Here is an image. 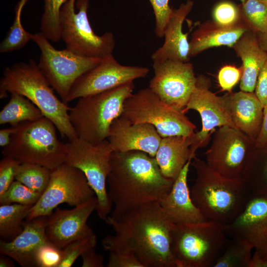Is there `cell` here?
Instances as JSON below:
<instances>
[{
  "label": "cell",
  "instance_id": "cell-1",
  "mask_svg": "<svg viewBox=\"0 0 267 267\" xmlns=\"http://www.w3.org/2000/svg\"><path fill=\"white\" fill-rule=\"evenodd\" d=\"M174 180L162 173L156 159L138 150L113 151L107 184L117 217L147 204L159 202L170 190Z\"/></svg>",
  "mask_w": 267,
  "mask_h": 267
},
{
  "label": "cell",
  "instance_id": "cell-2",
  "mask_svg": "<svg viewBox=\"0 0 267 267\" xmlns=\"http://www.w3.org/2000/svg\"><path fill=\"white\" fill-rule=\"evenodd\" d=\"M106 222L128 242L143 267H176L171 248L173 224L159 202L108 216Z\"/></svg>",
  "mask_w": 267,
  "mask_h": 267
},
{
  "label": "cell",
  "instance_id": "cell-3",
  "mask_svg": "<svg viewBox=\"0 0 267 267\" xmlns=\"http://www.w3.org/2000/svg\"><path fill=\"white\" fill-rule=\"evenodd\" d=\"M196 178L191 199L207 220L226 225L241 212L252 193L244 179L228 178L215 171L195 156L191 162Z\"/></svg>",
  "mask_w": 267,
  "mask_h": 267
},
{
  "label": "cell",
  "instance_id": "cell-4",
  "mask_svg": "<svg viewBox=\"0 0 267 267\" xmlns=\"http://www.w3.org/2000/svg\"><path fill=\"white\" fill-rule=\"evenodd\" d=\"M33 59L6 67L0 81V98L16 92L30 100L55 126L62 137H78L70 121L67 103L59 99Z\"/></svg>",
  "mask_w": 267,
  "mask_h": 267
},
{
  "label": "cell",
  "instance_id": "cell-5",
  "mask_svg": "<svg viewBox=\"0 0 267 267\" xmlns=\"http://www.w3.org/2000/svg\"><path fill=\"white\" fill-rule=\"evenodd\" d=\"M224 225L214 221L173 224L171 248L176 267H211L229 240Z\"/></svg>",
  "mask_w": 267,
  "mask_h": 267
},
{
  "label": "cell",
  "instance_id": "cell-6",
  "mask_svg": "<svg viewBox=\"0 0 267 267\" xmlns=\"http://www.w3.org/2000/svg\"><path fill=\"white\" fill-rule=\"evenodd\" d=\"M134 82L79 98L69 111L78 137L93 144L107 139L113 122L121 116L126 100L133 93Z\"/></svg>",
  "mask_w": 267,
  "mask_h": 267
},
{
  "label": "cell",
  "instance_id": "cell-7",
  "mask_svg": "<svg viewBox=\"0 0 267 267\" xmlns=\"http://www.w3.org/2000/svg\"><path fill=\"white\" fill-rule=\"evenodd\" d=\"M54 124L43 117L17 126L10 143L3 148V156L20 163L43 166L51 171L64 163L66 145L58 138Z\"/></svg>",
  "mask_w": 267,
  "mask_h": 267
},
{
  "label": "cell",
  "instance_id": "cell-8",
  "mask_svg": "<svg viewBox=\"0 0 267 267\" xmlns=\"http://www.w3.org/2000/svg\"><path fill=\"white\" fill-rule=\"evenodd\" d=\"M64 163L80 170L94 191L97 204L95 211L106 221L112 208L107 190V180L113 150L107 139L93 144L78 137L66 143Z\"/></svg>",
  "mask_w": 267,
  "mask_h": 267
},
{
  "label": "cell",
  "instance_id": "cell-9",
  "mask_svg": "<svg viewBox=\"0 0 267 267\" xmlns=\"http://www.w3.org/2000/svg\"><path fill=\"white\" fill-rule=\"evenodd\" d=\"M89 0H68L60 14L61 39L66 48L81 56L102 58L112 54L115 46L114 35L106 32L97 35L88 17Z\"/></svg>",
  "mask_w": 267,
  "mask_h": 267
},
{
  "label": "cell",
  "instance_id": "cell-10",
  "mask_svg": "<svg viewBox=\"0 0 267 267\" xmlns=\"http://www.w3.org/2000/svg\"><path fill=\"white\" fill-rule=\"evenodd\" d=\"M122 115L132 123L152 125L162 137L190 135L196 129L183 109L168 104L149 88L133 93L126 100Z\"/></svg>",
  "mask_w": 267,
  "mask_h": 267
},
{
  "label": "cell",
  "instance_id": "cell-11",
  "mask_svg": "<svg viewBox=\"0 0 267 267\" xmlns=\"http://www.w3.org/2000/svg\"><path fill=\"white\" fill-rule=\"evenodd\" d=\"M32 41L41 52L39 69L64 102L77 80L102 59L78 55L66 48L57 49L41 32L34 34Z\"/></svg>",
  "mask_w": 267,
  "mask_h": 267
},
{
  "label": "cell",
  "instance_id": "cell-12",
  "mask_svg": "<svg viewBox=\"0 0 267 267\" xmlns=\"http://www.w3.org/2000/svg\"><path fill=\"white\" fill-rule=\"evenodd\" d=\"M95 196L84 174L64 163L52 171L46 188L32 207L26 219L47 216L61 204L75 207Z\"/></svg>",
  "mask_w": 267,
  "mask_h": 267
},
{
  "label": "cell",
  "instance_id": "cell-13",
  "mask_svg": "<svg viewBox=\"0 0 267 267\" xmlns=\"http://www.w3.org/2000/svg\"><path fill=\"white\" fill-rule=\"evenodd\" d=\"M255 142L245 134L229 126L213 132L206 151V163L212 169L228 178H240Z\"/></svg>",
  "mask_w": 267,
  "mask_h": 267
},
{
  "label": "cell",
  "instance_id": "cell-14",
  "mask_svg": "<svg viewBox=\"0 0 267 267\" xmlns=\"http://www.w3.org/2000/svg\"><path fill=\"white\" fill-rule=\"evenodd\" d=\"M145 67L120 64L112 54L102 58L95 67L79 77L73 84L65 102L102 92L145 77Z\"/></svg>",
  "mask_w": 267,
  "mask_h": 267
},
{
  "label": "cell",
  "instance_id": "cell-15",
  "mask_svg": "<svg viewBox=\"0 0 267 267\" xmlns=\"http://www.w3.org/2000/svg\"><path fill=\"white\" fill-rule=\"evenodd\" d=\"M153 68L154 75L148 88L168 104L183 109L197 82L193 64L164 60L153 61Z\"/></svg>",
  "mask_w": 267,
  "mask_h": 267
},
{
  "label": "cell",
  "instance_id": "cell-16",
  "mask_svg": "<svg viewBox=\"0 0 267 267\" xmlns=\"http://www.w3.org/2000/svg\"><path fill=\"white\" fill-rule=\"evenodd\" d=\"M210 87L208 78L203 75L198 76L195 88L183 109L184 112L195 110L201 117L202 128L195 133L198 148L208 142L216 127L227 126L235 128L224 95H216L210 90Z\"/></svg>",
  "mask_w": 267,
  "mask_h": 267
},
{
  "label": "cell",
  "instance_id": "cell-17",
  "mask_svg": "<svg viewBox=\"0 0 267 267\" xmlns=\"http://www.w3.org/2000/svg\"><path fill=\"white\" fill-rule=\"evenodd\" d=\"M224 229L227 235L246 241L267 259V193L252 194L241 212L224 225Z\"/></svg>",
  "mask_w": 267,
  "mask_h": 267
},
{
  "label": "cell",
  "instance_id": "cell-18",
  "mask_svg": "<svg viewBox=\"0 0 267 267\" xmlns=\"http://www.w3.org/2000/svg\"><path fill=\"white\" fill-rule=\"evenodd\" d=\"M97 204L95 196L72 209L57 207L47 216L45 234L48 240L63 249L73 240L93 232L87 221Z\"/></svg>",
  "mask_w": 267,
  "mask_h": 267
},
{
  "label": "cell",
  "instance_id": "cell-19",
  "mask_svg": "<svg viewBox=\"0 0 267 267\" xmlns=\"http://www.w3.org/2000/svg\"><path fill=\"white\" fill-rule=\"evenodd\" d=\"M113 151L138 150L155 157L162 137L147 123H132L121 115L111 124L107 139Z\"/></svg>",
  "mask_w": 267,
  "mask_h": 267
},
{
  "label": "cell",
  "instance_id": "cell-20",
  "mask_svg": "<svg viewBox=\"0 0 267 267\" xmlns=\"http://www.w3.org/2000/svg\"><path fill=\"white\" fill-rule=\"evenodd\" d=\"M47 216H40L23 222L22 231L10 241L0 240V253L8 256L22 267H37L39 248L48 242L45 227Z\"/></svg>",
  "mask_w": 267,
  "mask_h": 267
},
{
  "label": "cell",
  "instance_id": "cell-21",
  "mask_svg": "<svg viewBox=\"0 0 267 267\" xmlns=\"http://www.w3.org/2000/svg\"><path fill=\"white\" fill-rule=\"evenodd\" d=\"M191 161L186 163L169 192L159 202L165 215L174 224L207 220L193 203L188 186L187 176Z\"/></svg>",
  "mask_w": 267,
  "mask_h": 267
},
{
  "label": "cell",
  "instance_id": "cell-22",
  "mask_svg": "<svg viewBox=\"0 0 267 267\" xmlns=\"http://www.w3.org/2000/svg\"><path fill=\"white\" fill-rule=\"evenodd\" d=\"M193 5V0H187L178 8L173 9L164 30V43L152 54L153 61L164 60L189 61V42L187 34L182 32V25Z\"/></svg>",
  "mask_w": 267,
  "mask_h": 267
},
{
  "label": "cell",
  "instance_id": "cell-23",
  "mask_svg": "<svg viewBox=\"0 0 267 267\" xmlns=\"http://www.w3.org/2000/svg\"><path fill=\"white\" fill-rule=\"evenodd\" d=\"M224 96L235 128L255 142L262 126L264 106L255 92L240 90Z\"/></svg>",
  "mask_w": 267,
  "mask_h": 267
},
{
  "label": "cell",
  "instance_id": "cell-24",
  "mask_svg": "<svg viewBox=\"0 0 267 267\" xmlns=\"http://www.w3.org/2000/svg\"><path fill=\"white\" fill-rule=\"evenodd\" d=\"M195 133L188 136L173 135L162 137L155 158L162 174L175 180L186 164L196 156Z\"/></svg>",
  "mask_w": 267,
  "mask_h": 267
},
{
  "label": "cell",
  "instance_id": "cell-25",
  "mask_svg": "<svg viewBox=\"0 0 267 267\" xmlns=\"http://www.w3.org/2000/svg\"><path fill=\"white\" fill-rule=\"evenodd\" d=\"M232 48L242 61L240 90L254 92L260 72L267 58V51L261 47L256 33L249 30Z\"/></svg>",
  "mask_w": 267,
  "mask_h": 267
},
{
  "label": "cell",
  "instance_id": "cell-26",
  "mask_svg": "<svg viewBox=\"0 0 267 267\" xmlns=\"http://www.w3.org/2000/svg\"><path fill=\"white\" fill-rule=\"evenodd\" d=\"M247 30L248 29L244 23L224 27L214 20L205 21L192 34L189 41V56H195L212 47L221 46L232 47Z\"/></svg>",
  "mask_w": 267,
  "mask_h": 267
},
{
  "label": "cell",
  "instance_id": "cell-27",
  "mask_svg": "<svg viewBox=\"0 0 267 267\" xmlns=\"http://www.w3.org/2000/svg\"><path fill=\"white\" fill-rule=\"evenodd\" d=\"M10 94V99L0 112V125L8 124L16 127L44 117L41 110L25 96L16 92Z\"/></svg>",
  "mask_w": 267,
  "mask_h": 267
},
{
  "label": "cell",
  "instance_id": "cell-28",
  "mask_svg": "<svg viewBox=\"0 0 267 267\" xmlns=\"http://www.w3.org/2000/svg\"><path fill=\"white\" fill-rule=\"evenodd\" d=\"M33 206L17 203L0 205L1 240L10 241L23 230V222Z\"/></svg>",
  "mask_w": 267,
  "mask_h": 267
},
{
  "label": "cell",
  "instance_id": "cell-29",
  "mask_svg": "<svg viewBox=\"0 0 267 267\" xmlns=\"http://www.w3.org/2000/svg\"><path fill=\"white\" fill-rule=\"evenodd\" d=\"M102 244L109 253L107 267H143L133 248L120 235L107 236Z\"/></svg>",
  "mask_w": 267,
  "mask_h": 267
},
{
  "label": "cell",
  "instance_id": "cell-30",
  "mask_svg": "<svg viewBox=\"0 0 267 267\" xmlns=\"http://www.w3.org/2000/svg\"><path fill=\"white\" fill-rule=\"evenodd\" d=\"M259 154L254 149L242 173V178L252 194L267 193V151Z\"/></svg>",
  "mask_w": 267,
  "mask_h": 267
},
{
  "label": "cell",
  "instance_id": "cell-31",
  "mask_svg": "<svg viewBox=\"0 0 267 267\" xmlns=\"http://www.w3.org/2000/svg\"><path fill=\"white\" fill-rule=\"evenodd\" d=\"M253 249L246 241L232 238L228 241L213 267H249Z\"/></svg>",
  "mask_w": 267,
  "mask_h": 267
},
{
  "label": "cell",
  "instance_id": "cell-32",
  "mask_svg": "<svg viewBox=\"0 0 267 267\" xmlns=\"http://www.w3.org/2000/svg\"><path fill=\"white\" fill-rule=\"evenodd\" d=\"M51 172L48 168L40 165L21 163L15 180L42 194L49 182Z\"/></svg>",
  "mask_w": 267,
  "mask_h": 267
},
{
  "label": "cell",
  "instance_id": "cell-33",
  "mask_svg": "<svg viewBox=\"0 0 267 267\" xmlns=\"http://www.w3.org/2000/svg\"><path fill=\"white\" fill-rule=\"evenodd\" d=\"M27 0H21L15 10V17L8 33L0 44V52L7 53L23 47L32 40L34 34L27 32L21 22V12Z\"/></svg>",
  "mask_w": 267,
  "mask_h": 267
},
{
  "label": "cell",
  "instance_id": "cell-34",
  "mask_svg": "<svg viewBox=\"0 0 267 267\" xmlns=\"http://www.w3.org/2000/svg\"><path fill=\"white\" fill-rule=\"evenodd\" d=\"M68 0H44L41 32L49 41L56 43L61 39L60 14L61 7Z\"/></svg>",
  "mask_w": 267,
  "mask_h": 267
},
{
  "label": "cell",
  "instance_id": "cell-35",
  "mask_svg": "<svg viewBox=\"0 0 267 267\" xmlns=\"http://www.w3.org/2000/svg\"><path fill=\"white\" fill-rule=\"evenodd\" d=\"M239 7L248 30L256 33L267 32V5L262 0H246Z\"/></svg>",
  "mask_w": 267,
  "mask_h": 267
},
{
  "label": "cell",
  "instance_id": "cell-36",
  "mask_svg": "<svg viewBox=\"0 0 267 267\" xmlns=\"http://www.w3.org/2000/svg\"><path fill=\"white\" fill-rule=\"evenodd\" d=\"M41 195L42 193L15 180L6 191L0 196V205L17 203L33 206Z\"/></svg>",
  "mask_w": 267,
  "mask_h": 267
},
{
  "label": "cell",
  "instance_id": "cell-37",
  "mask_svg": "<svg viewBox=\"0 0 267 267\" xmlns=\"http://www.w3.org/2000/svg\"><path fill=\"white\" fill-rule=\"evenodd\" d=\"M97 238L93 232L81 236L62 249L63 257L59 267H70L88 249L95 247Z\"/></svg>",
  "mask_w": 267,
  "mask_h": 267
},
{
  "label": "cell",
  "instance_id": "cell-38",
  "mask_svg": "<svg viewBox=\"0 0 267 267\" xmlns=\"http://www.w3.org/2000/svg\"><path fill=\"white\" fill-rule=\"evenodd\" d=\"M212 16L213 20L224 27H232L244 23L240 7L229 1L218 3L214 8Z\"/></svg>",
  "mask_w": 267,
  "mask_h": 267
},
{
  "label": "cell",
  "instance_id": "cell-39",
  "mask_svg": "<svg viewBox=\"0 0 267 267\" xmlns=\"http://www.w3.org/2000/svg\"><path fill=\"white\" fill-rule=\"evenodd\" d=\"M62 257V249L48 241L43 244L37 252V267H59Z\"/></svg>",
  "mask_w": 267,
  "mask_h": 267
},
{
  "label": "cell",
  "instance_id": "cell-40",
  "mask_svg": "<svg viewBox=\"0 0 267 267\" xmlns=\"http://www.w3.org/2000/svg\"><path fill=\"white\" fill-rule=\"evenodd\" d=\"M148 0L155 16V34L158 38H163L165 28L173 11L169 4L170 0Z\"/></svg>",
  "mask_w": 267,
  "mask_h": 267
},
{
  "label": "cell",
  "instance_id": "cell-41",
  "mask_svg": "<svg viewBox=\"0 0 267 267\" xmlns=\"http://www.w3.org/2000/svg\"><path fill=\"white\" fill-rule=\"evenodd\" d=\"M0 161V196L15 180L20 163L9 156H3Z\"/></svg>",
  "mask_w": 267,
  "mask_h": 267
},
{
  "label": "cell",
  "instance_id": "cell-42",
  "mask_svg": "<svg viewBox=\"0 0 267 267\" xmlns=\"http://www.w3.org/2000/svg\"><path fill=\"white\" fill-rule=\"evenodd\" d=\"M242 75V69L234 65H225L219 70L218 81L223 91L232 92L233 88L239 82Z\"/></svg>",
  "mask_w": 267,
  "mask_h": 267
},
{
  "label": "cell",
  "instance_id": "cell-43",
  "mask_svg": "<svg viewBox=\"0 0 267 267\" xmlns=\"http://www.w3.org/2000/svg\"><path fill=\"white\" fill-rule=\"evenodd\" d=\"M254 92L263 106L267 104V58L260 72Z\"/></svg>",
  "mask_w": 267,
  "mask_h": 267
},
{
  "label": "cell",
  "instance_id": "cell-44",
  "mask_svg": "<svg viewBox=\"0 0 267 267\" xmlns=\"http://www.w3.org/2000/svg\"><path fill=\"white\" fill-rule=\"evenodd\" d=\"M82 267H104V257L98 254L95 247L90 248L81 256Z\"/></svg>",
  "mask_w": 267,
  "mask_h": 267
},
{
  "label": "cell",
  "instance_id": "cell-45",
  "mask_svg": "<svg viewBox=\"0 0 267 267\" xmlns=\"http://www.w3.org/2000/svg\"><path fill=\"white\" fill-rule=\"evenodd\" d=\"M267 145V104L264 106L261 130L255 141V147L261 148Z\"/></svg>",
  "mask_w": 267,
  "mask_h": 267
},
{
  "label": "cell",
  "instance_id": "cell-46",
  "mask_svg": "<svg viewBox=\"0 0 267 267\" xmlns=\"http://www.w3.org/2000/svg\"><path fill=\"white\" fill-rule=\"evenodd\" d=\"M17 129L16 127L2 129L0 130V146L3 148L7 146L10 142L13 134Z\"/></svg>",
  "mask_w": 267,
  "mask_h": 267
},
{
  "label": "cell",
  "instance_id": "cell-47",
  "mask_svg": "<svg viewBox=\"0 0 267 267\" xmlns=\"http://www.w3.org/2000/svg\"><path fill=\"white\" fill-rule=\"evenodd\" d=\"M249 267H267V259L260 257L258 253L254 252Z\"/></svg>",
  "mask_w": 267,
  "mask_h": 267
},
{
  "label": "cell",
  "instance_id": "cell-48",
  "mask_svg": "<svg viewBox=\"0 0 267 267\" xmlns=\"http://www.w3.org/2000/svg\"><path fill=\"white\" fill-rule=\"evenodd\" d=\"M13 260L7 255L1 254L0 256V267H13Z\"/></svg>",
  "mask_w": 267,
  "mask_h": 267
},
{
  "label": "cell",
  "instance_id": "cell-49",
  "mask_svg": "<svg viewBox=\"0 0 267 267\" xmlns=\"http://www.w3.org/2000/svg\"><path fill=\"white\" fill-rule=\"evenodd\" d=\"M256 34L261 47L267 51V32Z\"/></svg>",
  "mask_w": 267,
  "mask_h": 267
},
{
  "label": "cell",
  "instance_id": "cell-50",
  "mask_svg": "<svg viewBox=\"0 0 267 267\" xmlns=\"http://www.w3.org/2000/svg\"><path fill=\"white\" fill-rule=\"evenodd\" d=\"M267 5V0H262Z\"/></svg>",
  "mask_w": 267,
  "mask_h": 267
},
{
  "label": "cell",
  "instance_id": "cell-51",
  "mask_svg": "<svg viewBox=\"0 0 267 267\" xmlns=\"http://www.w3.org/2000/svg\"><path fill=\"white\" fill-rule=\"evenodd\" d=\"M241 2V3H243L246 0H239Z\"/></svg>",
  "mask_w": 267,
  "mask_h": 267
}]
</instances>
